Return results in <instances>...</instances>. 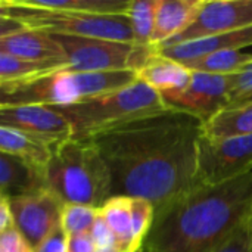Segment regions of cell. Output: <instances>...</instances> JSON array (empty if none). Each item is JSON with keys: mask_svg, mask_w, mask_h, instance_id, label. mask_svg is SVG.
Segmentation results:
<instances>
[{"mask_svg": "<svg viewBox=\"0 0 252 252\" xmlns=\"http://www.w3.org/2000/svg\"><path fill=\"white\" fill-rule=\"evenodd\" d=\"M204 123L168 109L90 137L112 180V196L146 199L155 213L196 186Z\"/></svg>", "mask_w": 252, "mask_h": 252, "instance_id": "6da1fadb", "label": "cell"}, {"mask_svg": "<svg viewBox=\"0 0 252 252\" xmlns=\"http://www.w3.org/2000/svg\"><path fill=\"white\" fill-rule=\"evenodd\" d=\"M252 219V168L230 180L199 185L155 213L146 252H207Z\"/></svg>", "mask_w": 252, "mask_h": 252, "instance_id": "7a4b0ae2", "label": "cell"}, {"mask_svg": "<svg viewBox=\"0 0 252 252\" xmlns=\"http://www.w3.org/2000/svg\"><path fill=\"white\" fill-rule=\"evenodd\" d=\"M46 185L63 204L102 208L112 196L109 168L90 139H71L53 149Z\"/></svg>", "mask_w": 252, "mask_h": 252, "instance_id": "3957f363", "label": "cell"}, {"mask_svg": "<svg viewBox=\"0 0 252 252\" xmlns=\"http://www.w3.org/2000/svg\"><path fill=\"white\" fill-rule=\"evenodd\" d=\"M137 71L75 72L68 68L28 84L0 90V105H47L69 106L123 90L137 81Z\"/></svg>", "mask_w": 252, "mask_h": 252, "instance_id": "277c9868", "label": "cell"}, {"mask_svg": "<svg viewBox=\"0 0 252 252\" xmlns=\"http://www.w3.org/2000/svg\"><path fill=\"white\" fill-rule=\"evenodd\" d=\"M58 109L71 123L74 139H90L114 127L171 108L157 90L137 80L123 90Z\"/></svg>", "mask_w": 252, "mask_h": 252, "instance_id": "5b68a950", "label": "cell"}, {"mask_svg": "<svg viewBox=\"0 0 252 252\" xmlns=\"http://www.w3.org/2000/svg\"><path fill=\"white\" fill-rule=\"evenodd\" d=\"M0 15L9 16L21 27L56 35H74L133 43L131 24L127 15L68 13L25 7L0 0Z\"/></svg>", "mask_w": 252, "mask_h": 252, "instance_id": "8992f818", "label": "cell"}, {"mask_svg": "<svg viewBox=\"0 0 252 252\" xmlns=\"http://www.w3.org/2000/svg\"><path fill=\"white\" fill-rule=\"evenodd\" d=\"M63 49L68 69L75 72L139 71L157 52L154 47H140L134 43L90 37L56 35Z\"/></svg>", "mask_w": 252, "mask_h": 252, "instance_id": "52a82bcc", "label": "cell"}, {"mask_svg": "<svg viewBox=\"0 0 252 252\" xmlns=\"http://www.w3.org/2000/svg\"><path fill=\"white\" fill-rule=\"evenodd\" d=\"M252 168V136L210 139L202 134L198 146L199 185H216Z\"/></svg>", "mask_w": 252, "mask_h": 252, "instance_id": "ba28073f", "label": "cell"}, {"mask_svg": "<svg viewBox=\"0 0 252 252\" xmlns=\"http://www.w3.org/2000/svg\"><path fill=\"white\" fill-rule=\"evenodd\" d=\"M232 77L193 71L192 80L185 89L161 96L171 109L205 123L232 103Z\"/></svg>", "mask_w": 252, "mask_h": 252, "instance_id": "9c48e42d", "label": "cell"}, {"mask_svg": "<svg viewBox=\"0 0 252 252\" xmlns=\"http://www.w3.org/2000/svg\"><path fill=\"white\" fill-rule=\"evenodd\" d=\"M0 126L22 131L53 149L74 139L68 118L47 105H0Z\"/></svg>", "mask_w": 252, "mask_h": 252, "instance_id": "30bf717a", "label": "cell"}, {"mask_svg": "<svg viewBox=\"0 0 252 252\" xmlns=\"http://www.w3.org/2000/svg\"><path fill=\"white\" fill-rule=\"evenodd\" d=\"M16 229L35 248L61 227L63 202L50 190L9 198Z\"/></svg>", "mask_w": 252, "mask_h": 252, "instance_id": "8fae6325", "label": "cell"}, {"mask_svg": "<svg viewBox=\"0 0 252 252\" xmlns=\"http://www.w3.org/2000/svg\"><path fill=\"white\" fill-rule=\"evenodd\" d=\"M252 27V0H204L195 22L179 37L168 40L157 49L193 41L235 30Z\"/></svg>", "mask_w": 252, "mask_h": 252, "instance_id": "7c38bea8", "label": "cell"}, {"mask_svg": "<svg viewBox=\"0 0 252 252\" xmlns=\"http://www.w3.org/2000/svg\"><path fill=\"white\" fill-rule=\"evenodd\" d=\"M0 53L24 61L66 63L63 49L53 34L25 27L0 35Z\"/></svg>", "mask_w": 252, "mask_h": 252, "instance_id": "4fadbf2b", "label": "cell"}, {"mask_svg": "<svg viewBox=\"0 0 252 252\" xmlns=\"http://www.w3.org/2000/svg\"><path fill=\"white\" fill-rule=\"evenodd\" d=\"M252 46V27L242 30H235L230 32H223L193 41H186L174 44L164 49H155L157 53L177 61L180 63H189L195 59L207 56L220 50H242Z\"/></svg>", "mask_w": 252, "mask_h": 252, "instance_id": "5bb4252c", "label": "cell"}, {"mask_svg": "<svg viewBox=\"0 0 252 252\" xmlns=\"http://www.w3.org/2000/svg\"><path fill=\"white\" fill-rule=\"evenodd\" d=\"M204 0H158L154 46L183 34L198 18Z\"/></svg>", "mask_w": 252, "mask_h": 252, "instance_id": "9a60e30c", "label": "cell"}, {"mask_svg": "<svg viewBox=\"0 0 252 252\" xmlns=\"http://www.w3.org/2000/svg\"><path fill=\"white\" fill-rule=\"evenodd\" d=\"M46 171L15 157L0 154L1 196L16 198L46 189Z\"/></svg>", "mask_w": 252, "mask_h": 252, "instance_id": "2e32d148", "label": "cell"}, {"mask_svg": "<svg viewBox=\"0 0 252 252\" xmlns=\"http://www.w3.org/2000/svg\"><path fill=\"white\" fill-rule=\"evenodd\" d=\"M192 74L193 71L185 63L155 52L137 71V78L159 94H164L185 89L190 83Z\"/></svg>", "mask_w": 252, "mask_h": 252, "instance_id": "e0dca14e", "label": "cell"}, {"mask_svg": "<svg viewBox=\"0 0 252 252\" xmlns=\"http://www.w3.org/2000/svg\"><path fill=\"white\" fill-rule=\"evenodd\" d=\"M0 154L15 157L46 171L53 155V148L22 131L0 126Z\"/></svg>", "mask_w": 252, "mask_h": 252, "instance_id": "ac0fdd59", "label": "cell"}, {"mask_svg": "<svg viewBox=\"0 0 252 252\" xmlns=\"http://www.w3.org/2000/svg\"><path fill=\"white\" fill-rule=\"evenodd\" d=\"M204 136L230 139L252 136V100L233 103L204 123Z\"/></svg>", "mask_w": 252, "mask_h": 252, "instance_id": "d6986e66", "label": "cell"}, {"mask_svg": "<svg viewBox=\"0 0 252 252\" xmlns=\"http://www.w3.org/2000/svg\"><path fill=\"white\" fill-rule=\"evenodd\" d=\"M68 68L66 63L34 62L0 53V90L15 89Z\"/></svg>", "mask_w": 252, "mask_h": 252, "instance_id": "ffe728a7", "label": "cell"}, {"mask_svg": "<svg viewBox=\"0 0 252 252\" xmlns=\"http://www.w3.org/2000/svg\"><path fill=\"white\" fill-rule=\"evenodd\" d=\"M13 4L68 12V13H90V15H127L130 0H9Z\"/></svg>", "mask_w": 252, "mask_h": 252, "instance_id": "44dd1931", "label": "cell"}, {"mask_svg": "<svg viewBox=\"0 0 252 252\" xmlns=\"http://www.w3.org/2000/svg\"><path fill=\"white\" fill-rule=\"evenodd\" d=\"M100 214L115 236V244L124 252H137L133 245V198L111 196Z\"/></svg>", "mask_w": 252, "mask_h": 252, "instance_id": "7402d4cb", "label": "cell"}, {"mask_svg": "<svg viewBox=\"0 0 252 252\" xmlns=\"http://www.w3.org/2000/svg\"><path fill=\"white\" fill-rule=\"evenodd\" d=\"M252 63V53L242 50H220L185 63L193 71L214 75H236Z\"/></svg>", "mask_w": 252, "mask_h": 252, "instance_id": "603a6c76", "label": "cell"}, {"mask_svg": "<svg viewBox=\"0 0 252 252\" xmlns=\"http://www.w3.org/2000/svg\"><path fill=\"white\" fill-rule=\"evenodd\" d=\"M158 0H130L127 16L131 24L133 43L140 47H154Z\"/></svg>", "mask_w": 252, "mask_h": 252, "instance_id": "cb8c5ba5", "label": "cell"}, {"mask_svg": "<svg viewBox=\"0 0 252 252\" xmlns=\"http://www.w3.org/2000/svg\"><path fill=\"white\" fill-rule=\"evenodd\" d=\"M99 216L100 208L80 204H65L61 216V229L66 236L90 233Z\"/></svg>", "mask_w": 252, "mask_h": 252, "instance_id": "d4e9b609", "label": "cell"}, {"mask_svg": "<svg viewBox=\"0 0 252 252\" xmlns=\"http://www.w3.org/2000/svg\"><path fill=\"white\" fill-rule=\"evenodd\" d=\"M207 252H252V219Z\"/></svg>", "mask_w": 252, "mask_h": 252, "instance_id": "484cf974", "label": "cell"}, {"mask_svg": "<svg viewBox=\"0 0 252 252\" xmlns=\"http://www.w3.org/2000/svg\"><path fill=\"white\" fill-rule=\"evenodd\" d=\"M252 97V63L232 77V103H241Z\"/></svg>", "mask_w": 252, "mask_h": 252, "instance_id": "4316f807", "label": "cell"}, {"mask_svg": "<svg viewBox=\"0 0 252 252\" xmlns=\"http://www.w3.org/2000/svg\"><path fill=\"white\" fill-rule=\"evenodd\" d=\"M0 252H35L34 247L16 229H9L0 233Z\"/></svg>", "mask_w": 252, "mask_h": 252, "instance_id": "83f0119b", "label": "cell"}, {"mask_svg": "<svg viewBox=\"0 0 252 252\" xmlns=\"http://www.w3.org/2000/svg\"><path fill=\"white\" fill-rule=\"evenodd\" d=\"M90 236L96 245V250H100V248H109V247H114L117 245L115 244V236L112 233V230L109 229V226L106 224V221L103 220L102 214L99 216V219L96 220L92 232H90Z\"/></svg>", "mask_w": 252, "mask_h": 252, "instance_id": "f1b7e54d", "label": "cell"}, {"mask_svg": "<svg viewBox=\"0 0 252 252\" xmlns=\"http://www.w3.org/2000/svg\"><path fill=\"white\" fill-rule=\"evenodd\" d=\"M35 252H66V235L59 227L49 238H46L38 247L34 248Z\"/></svg>", "mask_w": 252, "mask_h": 252, "instance_id": "f546056e", "label": "cell"}, {"mask_svg": "<svg viewBox=\"0 0 252 252\" xmlns=\"http://www.w3.org/2000/svg\"><path fill=\"white\" fill-rule=\"evenodd\" d=\"M66 252H96L90 233L66 236Z\"/></svg>", "mask_w": 252, "mask_h": 252, "instance_id": "4dcf8cb0", "label": "cell"}, {"mask_svg": "<svg viewBox=\"0 0 252 252\" xmlns=\"http://www.w3.org/2000/svg\"><path fill=\"white\" fill-rule=\"evenodd\" d=\"M15 226V219L12 214L10 208V201L6 196H0V233L13 229Z\"/></svg>", "mask_w": 252, "mask_h": 252, "instance_id": "1f68e13d", "label": "cell"}, {"mask_svg": "<svg viewBox=\"0 0 252 252\" xmlns=\"http://www.w3.org/2000/svg\"><path fill=\"white\" fill-rule=\"evenodd\" d=\"M96 252H124L123 250H120L117 245L114 247H109V248H100V250H96Z\"/></svg>", "mask_w": 252, "mask_h": 252, "instance_id": "d6a6232c", "label": "cell"}, {"mask_svg": "<svg viewBox=\"0 0 252 252\" xmlns=\"http://www.w3.org/2000/svg\"><path fill=\"white\" fill-rule=\"evenodd\" d=\"M248 100H252V97H250V99H248ZM245 102H247V100H245Z\"/></svg>", "mask_w": 252, "mask_h": 252, "instance_id": "836d02e7", "label": "cell"}]
</instances>
